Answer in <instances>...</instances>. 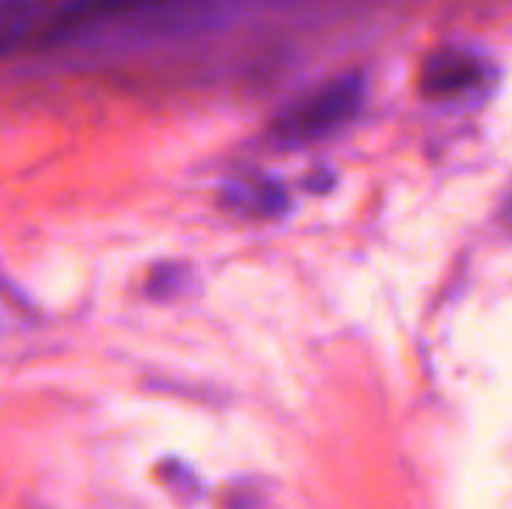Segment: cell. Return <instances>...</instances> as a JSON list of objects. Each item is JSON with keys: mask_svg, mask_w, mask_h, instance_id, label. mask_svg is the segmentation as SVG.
<instances>
[{"mask_svg": "<svg viewBox=\"0 0 512 509\" xmlns=\"http://www.w3.org/2000/svg\"><path fill=\"white\" fill-rule=\"evenodd\" d=\"M420 96L438 105L483 99L495 84V63L471 45H441L420 69Z\"/></svg>", "mask_w": 512, "mask_h": 509, "instance_id": "cell-2", "label": "cell"}, {"mask_svg": "<svg viewBox=\"0 0 512 509\" xmlns=\"http://www.w3.org/2000/svg\"><path fill=\"white\" fill-rule=\"evenodd\" d=\"M363 99H366V75L360 69L342 72L324 81L321 87H315L312 93L300 96L297 102H291L273 120L270 138L282 147H300L327 138L360 114Z\"/></svg>", "mask_w": 512, "mask_h": 509, "instance_id": "cell-1", "label": "cell"}, {"mask_svg": "<svg viewBox=\"0 0 512 509\" xmlns=\"http://www.w3.org/2000/svg\"><path fill=\"white\" fill-rule=\"evenodd\" d=\"M228 201L252 213H276L285 207V192L270 180H243L228 189Z\"/></svg>", "mask_w": 512, "mask_h": 509, "instance_id": "cell-3", "label": "cell"}]
</instances>
